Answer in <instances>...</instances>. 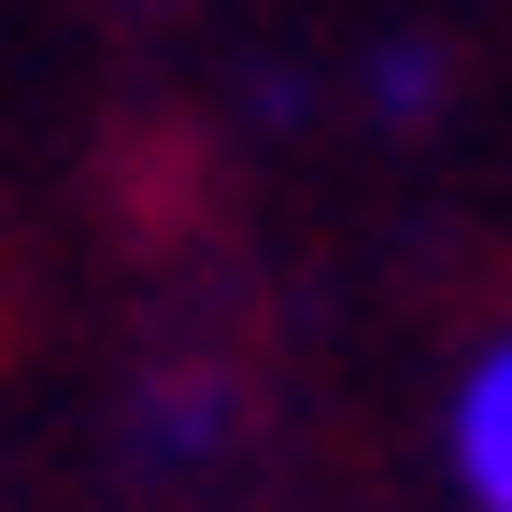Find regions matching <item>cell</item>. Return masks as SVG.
<instances>
[{
    "label": "cell",
    "mask_w": 512,
    "mask_h": 512,
    "mask_svg": "<svg viewBox=\"0 0 512 512\" xmlns=\"http://www.w3.org/2000/svg\"><path fill=\"white\" fill-rule=\"evenodd\" d=\"M456 470H470L484 512H512V342L470 370V399H456Z\"/></svg>",
    "instance_id": "obj_1"
}]
</instances>
